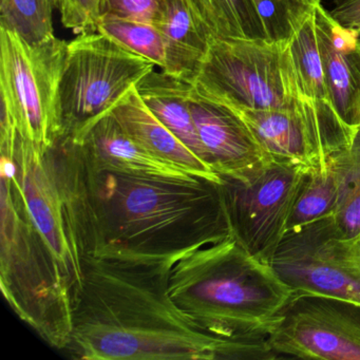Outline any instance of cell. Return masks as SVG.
Masks as SVG:
<instances>
[{
    "mask_svg": "<svg viewBox=\"0 0 360 360\" xmlns=\"http://www.w3.org/2000/svg\"><path fill=\"white\" fill-rule=\"evenodd\" d=\"M338 203V182L330 163L322 169L309 170L299 189L288 221V231L335 216Z\"/></svg>",
    "mask_w": 360,
    "mask_h": 360,
    "instance_id": "cell-20",
    "label": "cell"
},
{
    "mask_svg": "<svg viewBox=\"0 0 360 360\" xmlns=\"http://www.w3.org/2000/svg\"><path fill=\"white\" fill-rule=\"evenodd\" d=\"M96 31L110 37L129 51L150 60L162 70L165 68V41L155 25L104 15L100 16Z\"/></svg>",
    "mask_w": 360,
    "mask_h": 360,
    "instance_id": "cell-22",
    "label": "cell"
},
{
    "mask_svg": "<svg viewBox=\"0 0 360 360\" xmlns=\"http://www.w3.org/2000/svg\"><path fill=\"white\" fill-rule=\"evenodd\" d=\"M73 140L79 145L84 155L102 169L148 178L202 180L188 170L153 157L136 144L122 129L110 111Z\"/></svg>",
    "mask_w": 360,
    "mask_h": 360,
    "instance_id": "cell-14",
    "label": "cell"
},
{
    "mask_svg": "<svg viewBox=\"0 0 360 360\" xmlns=\"http://www.w3.org/2000/svg\"><path fill=\"white\" fill-rule=\"evenodd\" d=\"M269 41L290 39L322 0H252Z\"/></svg>",
    "mask_w": 360,
    "mask_h": 360,
    "instance_id": "cell-23",
    "label": "cell"
},
{
    "mask_svg": "<svg viewBox=\"0 0 360 360\" xmlns=\"http://www.w3.org/2000/svg\"><path fill=\"white\" fill-rule=\"evenodd\" d=\"M326 83L342 121L360 127V34L337 22L321 5L313 13Z\"/></svg>",
    "mask_w": 360,
    "mask_h": 360,
    "instance_id": "cell-13",
    "label": "cell"
},
{
    "mask_svg": "<svg viewBox=\"0 0 360 360\" xmlns=\"http://www.w3.org/2000/svg\"><path fill=\"white\" fill-rule=\"evenodd\" d=\"M136 89L150 112L208 165L205 150L191 115V96L193 84L153 69L138 82Z\"/></svg>",
    "mask_w": 360,
    "mask_h": 360,
    "instance_id": "cell-16",
    "label": "cell"
},
{
    "mask_svg": "<svg viewBox=\"0 0 360 360\" xmlns=\"http://www.w3.org/2000/svg\"><path fill=\"white\" fill-rule=\"evenodd\" d=\"M191 110L207 164L218 176L241 178L271 159L235 111L201 96L195 87Z\"/></svg>",
    "mask_w": 360,
    "mask_h": 360,
    "instance_id": "cell-12",
    "label": "cell"
},
{
    "mask_svg": "<svg viewBox=\"0 0 360 360\" xmlns=\"http://www.w3.org/2000/svg\"><path fill=\"white\" fill-rule=\"evenodd\" d=\"M101 0H60L62 22L75 33L96 32Z\"/></svg>",
    "mask_w": 360,
    "mask_h": 360,
    "instance_id": "cell-25",
    "label": "cell"
},
{
    "mask_svg": "<svg viewBox=\"0 0 360 360\" xmlns=\"http://www.w3.org/2000/svg\"><path fill=\"white\" fill-rule=\"evenodd\" d=\"M161 6L162 0H101L100 16H115L155 25Z\"/></svg>",
    "mask_w": 360,
    "mask_h": 360,
    "instance_id": "cell-24",
    "label": "cell"
},
{
    "mask_svg": "<svg viewBox=\"0 0 360 360\" xmlns=\"http://www.w3.org/2000/svg\"><path fill=\"white\" fill-rule=\"evenodd\" d=\"M169 295L197 328L218 338L269 336L292 290L233 237L180 257Z\"/></svg>",
    "mask_w": 360,
    "mask_h": 360,
    "instance_id": "cell-3",
    "label": "cell"
},
{
    "mask_svg": "<svg viewBox=\"0 0 360 360\" xmlns=\"http://www.w3.org/2000/svg\"><path fill=\"white\" fill-rule=\"evenodd\" d=\"M60 0H58V8H60Z\"/></svg>",
    "mask_w": 360,
    "mask_h": 360,
    "instance_id": "cell-27",
    "label": "cell"
},
{
    "mask_svg": "<svg viewBox=\"0 0 360 360\" xmlns=\"http://www.w3.org/2000/svg\"><path fill=\"white\" fill-rule=\"evenodd\" d=\"M269 265L292 294L360 303V237L347 236L334 216L288 231Z\"/></svg>",
    "mask_w": 360,
    "mask_h": 360,
    "instance_id": "cell-10",
    "label": "cell"
},
{
    "mask_svg": "<svg viewBox=\"0 0 360 360\" xmlns=\"http://www.w3.org/2000/svg\"><path fill=\"white\" fill-rule=\"evenodd\" d=\"M0 208V286L4 296L16 315L48 345L65 351L72 333V296L5 163H1Z\"/></svg>",
    "mask_w": 360,
    "mask_h": 360,
    "instance_id": "cell-5",
    "label": "cell"
},
{
    "mask_svg": "<svg viewBox=\"0 0 360 360\" xmlns=\"http://www.w3.org/2000/svg\"><path fill=\"white\" fill-rule=\"evenodd\" d=\"M79 150L94 256L181 257L231 237L219 183L109 172Z\"/></svg>",
    "mask_w": 360,
    "mask_h": 360,
    "instance_id": "cell-2",
    "label": "cell"
},
{
    "mask_svg": "<svg viewBox=\"0 0 360 360\" xmlns=\"http://www.w3.org/2000/svg\"><path fill=\"white\" fill-rule=\"evenodd\" d=\"M309 170L269 159L241 178L221 176V195L231 236L250 255L269 263L288 231L299 189Z\"/></svg>",
    "mask_w": 360,
    "mask_h": 360,
    "instance_id": "cell-9",
    "label": "cell"
},
{
    "mask_svg": "<svg viewBox=\"0 0 360 360\" xmlns=\"http://www.w3.org/2000/svg\"><path fill=\"white\" fill-rule=\"evenodd\" d=\"M155 26L166 46V66L162 71L193 83L210 41L198 29L185 0H162Z\"/></svg>",
    "mask_w": 360,
    "mask_h": 360,
    "instance_id": "cell-17",
    "label": "cell"
},
{
    "mask_svg": "<svg viewBox=\"0 0 360 360\" xmlns=\"http://www.w3.org/2000/svg\"><path fill=\"white\" fill-rule=\"evenodd\" d=\"M330 15L342 26L360 34V0H330Z\"/></svg>",
    "mask_w": 360,
    "mask_h": 360,
    "instance_id": "cell-26",
    "label": "cell"
},
{
    "mask_svg": "<svg viewBox=\"0 0 360 360\" xmlns=\"http://www.w3.org/2000/svg\"><path fill=\"white\" fill-rule=\"evenodd\" d=\"M110 112L125 134L153 157L188 170L199 178L219 184L222 182L220 176L150 112L139 96L136 86L120 98Z\"/></svg>",
    "mask_w": 360,
    "mask_h": 360,
    "instance_id": "cell-15",
    "label": "cell"
},
{
    "mask_svg": "<svg viewBox=\"0 0 360 360\" xmlns=\"http://www.w3.org/2000/svg\"><path fill=\"white\" fill-rule=\"evenodd\" d=\"M155 67L98 31L71 41L58 86L60 138L77 139Z\"/></svg>",
    "mask_w": 360,
    "mask_h": 360,
    "instance_id": "cell-7",
    "label": "cell"
},
{
    "mask_svg": "<svg viewBox=\"0 0 360 360\" xmlns=\"http://www.w3.org/2000/svg\"><path fill=\"white\" fill-rule=\"evenodd\" d=\"M193 84L198 94L231 108L318 113L305 92L290 39H212Z\"/></svg>",
    "mask_w": 360,
    "mask_h": 360,
    "instance_id": "cell-6",
    "label": "cell"
},
{
    "mask_svg": "<svg viewBox=\"0 0 360 360\" xmlns=\"http://www.w3.org/2000/svg\"><path fill=\"white\" fill-rule=\"evenodd\" d=\"M200 32L207 39H266L252 0H185Z\"/></svg>",
    "mask_w": 360,
    "mask_h": 360,
    "instance_id": "cell-18",
    "label": "cell"
},
{
    "mask_svg": "<svg viewBox=\"0 0 360 360\" xmlns=\"http://www.w3.org/2000/svg\"><path fill=\"white\" fill-rule=\"evenodd\" d=\"M58 0H0V28L31 45L53 39V12Z\"/></svg>",
    "mask_w": 360,
    "mask_h": 360,
    "instance_id": "cell-21",
    "label": "cell"
},
{
    "mask_svg": "<svg viewBox=\"0 0 360 360\" xmlns=\"http://www.w3.org/2000/svg\"><path fill=\"white\" fill-rule=\"evenodd\" d=\"M339 186V203L335 219L352 238L360 237V127L345 150L330 161Z\"/></svg>",
    "mask_w": 360,
    "mask_h": 360,
    "instance_id": "cell-19",
    "label": "cell"
},
{
    "mask_svg": "<svg viewBox=\"0 0 360 360\" xmlns=\"http://www.w3.org/2000/svg\"><path fill=\"white\" fill-rule=\"evenodd\" d=\"M1 162L18 183L31 220L58 261L73 305L94 255L91 210L79 144L65 136L43 147L20 132L0 139Z\"/></svg>",
    "mask_w": 360,
    "mask_h": 360,
    "instance_id": "cell-4",
    "label": "cell"
},
{
    "mask_svg": "<svg viewBox=\"0 0 360 360\" xmlns=\"http://www.w3.org/2000/svg\"><path fill=\"white\" fill-rule=\"evenodd\" d=\"M67 46L56 37L31 45L0 28L1 121L43 147L60 138L58 94Z\"/></svg>",
    "mask_w": 360,
    "mask_h": 360,
    "instance_id": "cell-8",
    "label": "cell"
},
{
    "mask_svg": "<svg viewBox=\"0 0 360 360\" xmlns=\"http://www.w3.org/2000/svg\"><path fill=\"white\" fill-rule=\"evenodd\" d=\"M180 257H89L65 352L86 360H273L269 336L218 338L195 326L169 295Z\"/></svg>",
    "mask_w": 360,
    "mask_h": 360,
    "instance_id": "cell-1",
    "label": "cell"
},
{
    "mask_svg": "<svg viewBox=\"0 0 360 360\" xmlns=\"http://www.w3.org/2000/svg\"><path fill=\"white\" fill-rule=\"evenodd\" d=\"M269 341L279 357L360 360V303L292 294Z\"/></svg>",
    "mask_w": 360,
    "mask_h": 360,
    "instance_id": "cell-11",
    "label": "cell"
}]
</instances>
